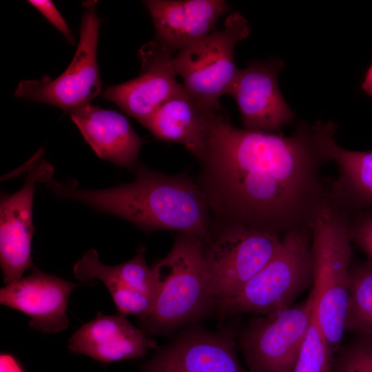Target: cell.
<instances>
[{"instance_id":"cell-27","label":"cell","mask_w":372,"mask_h":372,"mask_svg":"<svg viewBox=\"0 0 372 372\" xmlns=\"http://www.w3.org/2000/svg\"><path fill=\"white\" fill-rule=\"evenodd\" d=\"M361 87L367 95L372 97V64L365 74Z\"/></svg>"},{"instance_id":"cell-25","label":"cell","mask_w":372,"mask_h":372,"mask_svg":"<svg viewBox=\"0 0 372 372\" xmlns=\"http://www.w3.org/2000/svg\"><path fill=\"white\" fill-rule=\"evenodd\" d=\"M28 2L59 30L70 44H74L70 29L53 2L49 0H30Z\"/></svg>"},{"instance_id":"cell-11","label":"cell","mask_w":372,"mask_h":372,"mask_svg":"<svg viewBox=\"0 0 372 372\" xmlns=\"http://www.w3.org/2000/svg\"><path fill=\"white\" fill-rule=\"evenodd\" d=\"M52 167L41 161L32 165L23 186L16 193L1 197L0 205V262L3 282H12L34 267L31 242L34 231L32 204L38 181H49Z\"/></svg>"},{"instance_id":"cell-7","label":"cell","mask_w":372,"mask_h":372,"mask_svg":"<svg viewBox=\"0 0 372 372\" xmlns=\"http://www.w3.org/2000/svg\"><path fill=\"white\" fill-rule=\"evenodd\" d=\"M281 239L242 225L212 223L203 252L216 301L236 294L271 259Z\"/></svg>"},{"instance_id":"cell-8","label":"cell","mask_w":372,"mask_h":372,"mask_svg":"<svg viewBox=\"0 0 372 372\" xmlns=\"http://www.w3.org/2000/svg\"><path fill=\"white\" fill-rule=\"evenodd\" d=\"M313 311L309 294L286 309L253 318L240 340L250 372H293Z\"/></svg>"},{"instance_id":"cell-3","label":"cell","mask_w":372,"mask_h":372,"mask_svg":"<svg viewBox=\"0 0 372 372\" xmlns=\"http://www.w3.org/2000/svg\"><path fill=\"white\" fill-rule=\"evenodd\" d=\"M349 216L328 195L309 225L313 264L310 295L318 324L333 354L341 344L345 332L352 258Z\"/></svg>"},{"instance_id":"cell-15","label":"cell","mask_w":372,"mask_h":372,"mask_svg":"<svg viewBox=\"0 0 372 372\" xmlns=\"http://www.w3.org/2000/svg\"><path fill=\"white\" fill-rule=\"evenodd\" d=\"M156 41L178 52L203 39L230 10L224 0H147Z\"/></svg>"},{"instance_id":"cell-6","label":"cell","mask_w":372,"mask_h":372,"mask_svg":"<svg viewBox=\"0 0 372 372\" xmlns=\"http://www.w3.org/2000/svg\"><path fill=\"white\" fill-rule=\"evenodd\" d=\"M247 20L229 14L222 30L179 51L174 56L177 74L187 92L205 107L219 110L220 98L229 94L239 69L234 61L236 44L249 34Z\"/></svg>"},{"instance_id":"cell-17","label":"cell","mask_w":372,"mask_h":372,"mask_svg":"<svg viewBox=\"0 0 372 372\" xmlns=\"http://www.w3.org/2000/svg\"><path fill=\"white\" fill-rule=\"evenodd\" d=\"M156 342L122 314L98 312L82 325L69 341L72 353L83 354L101 362L139 358L154 348Z\"/></svg>"},{"instance_id":"cell-14","label":"cell","mask_w":372,"mask_h":372,"mask_svg":"<svg viewBox=\"0 0 372 372\" xmlns=\"http://www.w3.org/2000/svg\"><path fill=\"white\" fill-rule=\"evenodd\" d=\"M76 285L34 267L27 276L0 289V303L29 316V325L45 333L67 329L69 296Z\"/></svg>"},{"instance_id":"cell-5","label":"cell","mask_w":372,"mask_h":372,"mask_svg":"<svg viewBox=\"0 0 372 372\" xmlns=\"http://www.w3.org/2000/svg\"><path fill=\"white\" fill-rule=\"evenodd\" d=\"M311 231L303 227L282 236L271 259L234 296L216 301L223 316H265L286 309L313 285Z\"/></svg>"},{"instance_id":"cell-10","label":"cell","mask_w":372,"mask_h":372,"mask_svg":"<svg viewBox=\"0 0 372 372\" xmlns=\"http://www.w3.org/2000/svg\"><path fill=\"white\" fill-rule=\"evenodd\" d=\"M174 52L156 40L145 43L138 52L139 75L109 86L103 97L141 123L183 87L176 80Z\"/></svg>"},{"instance_id":"cell-18","label":"cell","mask_w":372,"mask_h":372,"mask_svg":"<svg viewBox=\"0 0 372 372\" xmlns=\"http://www.w3.org/2000/svg\"><path fill=\"white\" fill-rule=\"evenodd\" d=\"M70 116L99 157L130 169L137 166L143 139L123 114L87 103Z\"/></svg>"},{"instance_id":"cell-13","label":"cell","mask_w":372,"mask_h":372,"mask_svg":"<svg viewBox=\"0 0 372 372\" xmlns=\"http://www.w3.org/2000/svg\"><path fill=\"white\" fill-rule=\"evenodd\" d=\"M142 372H247L224 333L187 330L144 362Z\"/></svg>"},{"instance_id":"cell-19","label":"cell","mask_w":372,"mask_h":372,"mask_svg":"<svg viewBox=\"0 0 372 372\" xmlns=\"http://www.w3.org/2000/svg\"><path fill=\"white\" fill-rule=\"evenodd\" d=\"M216 110L201 105L183 86L140 123L158 140L182 144L198 160L205 149L210 116Z\"/></svg>"},{"instance_id":"cell-24","label":"cell","mask_w":372,"mask_h":372,"mask_svg":"<svg viewBox=\"0 0 372 372\" xmlns=\"http://www.w3.org/2000/svg\"><path fill=\"white\" fill-rule=\"evenodd\" d=\"M349 232L352 244L372 262V209L351 214L349 216Z\"/></svg>"},{"instance_id":"cell-21","label":"cell","mask_w":372,"mask_h":372,"mask_svg":"<svg viewBox=\"0 0 372 372\" xmlns=\"http://www.w3.org/2000/svg\"><path fill=\"white\" fill-rule=\"evenodd\" d=\"M344 330L372 335V262L368 260L351 266Z\"/></svg>"},{"instance_id":"cell-12","label":"cell","mask_w":372,"mask_h":372,"mask_svg":"<svg viewBox=\"0 0 372 372\" xmlns=\"http://www.w3.org/2000/svg\"><path fill=\"white\" fill-rule=\"evenodd\" d=\"M282 60L254 61L239 69L229 95L238 106L245 129L274 132L293 122L295 115L284 100L278 84Z\"/></svg>"},{"instance_id":"cell-20","label":"cell","mask_w":372,"mask_h":372,"mask_svg":"<svg viewBox=\"0 0 372 372\" xmlns=\"http://www.w3.org/2000/svg\"><path fill=\"white\" fill-rule=\"evenodd\" d=\"M73 271L74 277L82 281L101 280L106 286L120 314L134 315L141 320L146 317L153 307V296L131 289L118 265L107 266L101 263L94 249H90L83 255L75 263Z\"/></svg>"},{"instance_id":"cell-16","label":"cell","mask_w":372,"mask_h":372,"mask_svg":"<svg viewBox=\"0 0 372 372\" xmlns=\"http://www.w3.org/2000/svg\"><path fill=\"white\" fill-rule=\"evenodd\" d=\"M318 139L326 161H333L338 176L329 185L328 195L339 207L350 215L372 209V149H345L335 141L337 125L316 121Z\"/></svg>"},{"instance_id":"cell-2","label":"cell","mask_w":372,"mask_h":372,"mask_svg":"<svg viewBox=\"0 0 372 372\" xmlns=\"http://www.w3.org/2000/svg\"><path fill=\"white\" fill-rule=\"evenodd\" d=\"M134 181L106 189L78 187L74 183L48 181L56 196L84 203L121 217L146 231L167 230L203 240L213 218L206 197L194 180L185 174L170 175L143 165L135 168Z\"/></svg>"},{"instance_id":"cell-22","label":"cell","mask_w":372,"mask_h":372,"mask_svg":"<svg viewBox=\"0 0 372 372\" xmlns=\"http://www.w3.org/2000/svg\"><path fill=\"white\" fill-rule=\"evenodd\" d=\"M333 353L318 324L315 308L293 372H331Z\"/></svg>"},{"instance_id":"cell-1","label":"cell","mask_w":372,"mask_h":372,"mask_svg":"<svg viewBox=\"0 0 372 372\" xmlns=\"http://www.w3.org/2000/svg\"><path fill=\"white\" fill-rule=\"evenodd\" d=\"M197 182L216 224H238L282 236L308 227L328 196L327 162L315 125L290 136L240 129L221 110L210 116Z\"/></svg>"},{"instance_id":"cell-23","label":"cell","mask_w":372,"mask_h":372,"mask_svg":"<svg viewBox=\"0 0 372 372\" xmlns=\"http://www.w3.org/2000/svg\"><path fill=\"white\" fill-rule=\"evenodd\" d=\"M331 372H372V335L353 334L332 358Z\"/></svg>"},{"instance_id":"cell-26","label":"cell","mask_w":372,"mask_h":372,"mask_svg":"<svg viewBox=\"0 0 372 372\" xmlns=\"http://www.w3.org/2000/svg\"><path fill=\"white\" fill-rule=\"evenodd\" d=\"M0 372H23L19 362L9 353L0 355Z\"/></svg>"},{"instance_id":"cell-4","label":"cell","mask_w":372,"mask_h":372,"mask_svg":"<svg viewBox=\"0 0 372 372\" xmlns=\"http://www.w3.org/2000/svg\"><path fill=\"white\" fill-rule=\"evenodd\" d=\"M152 270L156 295L150 313L140 320L145 332L173 329L202 316L216 304L200 238L178 234Z\"/></svg>"},{"instance_id":"cell-9","label":"cell","mask_w":372,"mask_h":372,"mask_svg":"<svg viewBox=\"0 0 372 372\" xmlns=\"http://www.w3.org/2000/svg\"><path fill=\"white\" fill-rule=\"evenodd\" d=\"M96 2L90 1L82 17L80 39L75 54L66 70L56 79L23 80L14 96L28 101L50 104L71 111L90 103L101 92L96 60L100 19Z\"/></svg>"}]
</instances>
